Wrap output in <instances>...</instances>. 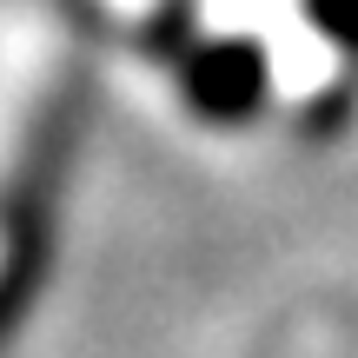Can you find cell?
Segmentation results:
<instances>
[{"instance_id":"cell-3","label":"cell","mask_w":358,"mask_h":358,"mask_svg":"<svg viewBox=\"0 0 358 358\" xmlns=\"http://www.w3.org/2000/svg\"><path fill=\"white\" fill-rule=\"evenodd\" d=\"M306 20L319 27L338 53H352V60H358V0H306Z\"/></svg>"},{"instance_id":"cell-2","label":"cell","mask_w":358,"mask_h":358,"mask_svg":"<svg viewBox=\"0 0 358 358\" xmlns=\"http://www.w3.org/2000/svg\"><path fill=\"white\" fill-rule=\"evenodd\" d=\"M179 87L186 106L213 127H245V120L266 113L272 100V66L259 40H199V47L179 60Z\"/></svg>"},{"instance_id":"cell-1","label":"cell","mask_w":358,"mask_h":358,"mask_svg":"<svg viewBox=\"0 0 358 358\" xmlns=\"http://www.w3.org/2000/svg\"><path fill=\"white\" fill-rule=\"evenodd\" d=\"M73 133H80V100L60 93L47 100V113L34 120L20 146V166H13L7 192H0V345L20 332L27 306L40 299L53 259V213H60V179L73 159Z\"/></svg>"}]
</instances>
